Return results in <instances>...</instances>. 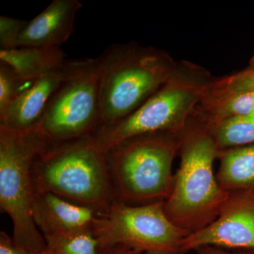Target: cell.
Masks as SVG:
<instances>
[{"label":"cell","instance_id":"cell-1","mask_svg":"<svg viewBox=\"0 0 254 254\" xmlns=\"http://www.w3.org/2000/svg\"><path fill=\"white\" fill-rule=\"evenodd\" d=\"M180 150V168L164 210L173 223L190 234L218 218L231 193L220 187L214 173L220 150L206 126L185 128Z\"/></svg>","mask_w":254,"mask_h":254},{"label":"cell","instance_id":"cell-2","mask_svg":"<svg viewBox=\"0 0 254 254\" xmlns=\"http://www.w3.org/2000/svg\"><path fill=\"white\" fill-rule=\"evenodd\" d=\"M88 136L47 145L33 163L32 179L35 190L55 193L103 215L116 195L106 155Z\"/></svg>","mask_w":254,"mask_h":254},{"label":"cell","instance_id":"cell-3","mask_svg":"<svg viewBox=\"0 0 254 254\" xmlns=\"http://www.w3.org/2000/svg\"><path fill=\"white\" fill-rule=\"evenodd\" d=\"M180 133L133 137L105 153L116 200L140 205L167 199L173 188L172 168L180 149Z\"/></svg>","mask_w":254,"mask_h":254},{"label":"cell","instance_id":"cell-4","mask_svg":"<svg viewBox=\"0 0 254 254\" xmlns=\"http://www.w3.org/2000/svg\"><path fill=\"white\" fill-rule=\"evenodd\" d=\"M98 59L100 127L126 118L171 78L168 62L155 50L115 44Z\"/></svg>","mask_w":254,"mask_h":254},{"label":"cell","instance_id":"cell-5","mask_svg":"<svg viewBox=\"0 0 254 254\" xmlns=\"http://www.w3.org/2000/svg\"><path fill=\"white\" fill-rule=\"evenodd\" d=\"M48 144L35 130L0 126V207L12 221L15 244L41 253L46 252V245L33 218L32 168Z\"/></svg>","mask_w":254,"mask_h":254},{"label":"cell","instance_id":"cell-6","mask_svg":"<svg viewBox=\"0 0 254 254\" xmlns=\"http://www.w3.org/2000/svg\"><path fill=\"white\" fill-rule=\"evenodd\" d=\"M98 58L66 60L64 78L35 130L50 144L90 136L100 125Z\"/></svg>","mask_w":254,"mask_h":254},{"label":"cell","instance_id":"cell-7","mask_svg":"<svg viewBox=\"0 0 254 254\" xmlns=\"http://www.w3.org/2000/svg\"><path fill=\"white\" fill-rule=\"evenodd\" d=\"M100 249L121 245L133 252L182 254L180 245L190 232L167 216L164 201L132 205L116 200L93 227Z\"/></svg>","mask_w":254,"mask_h":254},{"label":"cell","instance_id":"cell-8","mask_svg":"<svg viewBox=\"0 0 254 254\" xmlns=\"http://www.w3.org/2000/svg\"><path fill=\"white\" fill-rule=\"evenodd\" d=\"M200 94L199 87L170 78L126 118L98 127L90 135V141L97 149L106 153L133 137L159 132L178 134L186 127L187 117Z\"/></svg>","mask_w":254,"mask_h":254},{"label":"cell","instance_id":"cell-9","mask_svg":"<svg viewBox=\"0 0 254 254\" xmlns=\"http://www.w3.org/2000/svg\"><path fill=\"white\" fill-rule=\"evenodd\" d=\"M207 246L254 251V190L231 192L218 218L185 237L180 252L185 254Z\"/></svg>","mask_w":254,"mask_h":254},{"label":"cell","instance_id":"cell-10","mask_svg":"<svg viewBox=\"0 0 254 254\" xmlns=\"http://www.w3.org/2000/svg\"><path fill=\"white\" fill-rule=\"evenodd\" d=\"M101 214L48 191L35 190L33 218L43 237L78 230H93Z\"/></svg>","mask_w":254,"mask_h":254},{"label":"cell","instance_id":"cell-11","mask_svg":"<svg viewBox=\"0 0 254 254\" xmlns=\"http://www.w3.org/2000/svg\"><path fill=\"white\" fill-rule=\"evenodd\" d=\"M81 7L78 0H53L28 21L18 38V48H60L72 35L75 19Z\"/></svg>","mask_w":254,"mask_h":254},{"label":"cell","instance_id":"cell-12","mask_svg":"<svg viewBox=\"0 0 254 254\" xmlns=\"http://www.w3.org/2000/svg\"><path fill=\"white\" fill-rule=\"evenodd\" d=\"M63 78L64 67L31 83L0 117V126L16 131H28L36 127Z\"/></svg>","mask_w":254,"mask_h":254},{"label":"cell","instance_id":"cell-13","mask_svg":"<svg viewBox=\"0 0 254 254\" xmlns=\"http://www.w3.org/2000/svg\"><path fill=\"white\" fill-rule=\"evenodd\" d=\"M66 54L60 48L20 47L0 50V63L12 68L26 81H33L63 69Z\"/></svg>","mask_w":254,"mask_h":254},{"label":"cell","instance_id":"cell-14","mask_svg":"<svg viewBox=\"0 0 254 254\" xmlns=\"http://www.w3.org/2000/svg\"><path fill=\"white\" fill-rule=\"evenodd\" d=\"M219 185L226 191L254 190V143L219 152Z\"/></svg>","mask_w":254,"mask_h":254},{"label":"cell","instance_id":"cell-15","mask_svg":"<svg viewBox=\"0 0 254 254\" xmlns=\"http://www.w3.org/2000/svg\"><path fill=\"white\" fill-rule=\"evenodd\" d=\"M220 151L254 143V115L225 119L205 125Z\"/></svg>","mask_w":254,"mask_h":254},{"label":"cell","instance_id":"cell-16","mask_svg":"<svg viewBox=\"0 0 254 254\" xmlns=\"http://www.w3.org/2000/svg\"><path fill=\"white\" fill-rule=\"evenodd\" d=\"M43 237L47 254H99V242L91 229Z\"/></svg>","mask_w":254,"mask_h":254},{"label":"cell","instance_id":"cell-17","mask_svg":"<svg viewBox=\"0 0 254 254\" xmlns=\"http://www.w3.org/2000/svg\"><path fill=\"white\" fill-rule=\"evenodd\" d=\"M254 114V90L240 92L216 100L215 111L208 125L225 119L247 117Z\"/></svg>","mask_w":254,"mask_h":254},{"label":"cell","instance_id":"cell-18","mask_svg":"<svg viewBox=\"0 0 254 254\" xmlns=\"http://www.w3.org/2000/svg\"><path fill=\"white\" fill-rule=\"evenodd\" d=\"M33 81H24L9 66L0 63V117L21 92Z\"/></svg>","mask_w":254,"mask_h":254},{"label":"cell","instance_id":"cell-19","mask_svg":"<svg viewBox=\"0 0 254 254\" xmlns=\"http://www.w3.org/2000/svg\"><path fill=\"white\" fill-rule=\"evenodd\" d=\"M214 90L218 99L240 92L254 90V67L218 82Z\"/></svg>","mask_w":254,"mask_h":254},{"label":"cell","instance_id":"cell-20","mask_svg":"<svg viewBox=\"0 0 254 254\" xmlns=\"http://www.w3.org/2000/svg\"><path fill=\"white\" fill-rule=\"evenodd\" d=\"M28 21L9 16H0V50H13L18 48L20 35Z\"/></svg>","mask_w":254,"mask_h":254},{"label":"cell","instance_id":"cell-21","mask_svg":"<svg viewBox=\"0 0 254 254\" xmlns=\"http://www.w3.org/2000/svg\"><path fill=\"white\" fill-rule=\"evenodd\" d=\"M0 254H47L23 248L15 244L14 240L6 232H0Z\"/></svg>","mask_w":254,"mask_h":254},{"label":"cell","instance_id":"cell-22","mask_svg":"<svg viewBox=\"0 0 254 254\" xmlns=\"http://www.w3.org/2000/svg\"><path fill=\"white\" fill-rule=\"evenodd\" d=\"M195 251L198 254H245L236 252V250H227V249L212 247V246L200 247Z\"/></svg>","mask_w":254,"mask_h":254},{"label":"cell","instance_id":"cell-23","mask_svg":"<svg viewBox=\"0 0 254 254\" xmlns=\"http://www.w3.org/2000/svg\"><path fill=\"white\" fill-rule=\"evenodd\" d=\"M123 250L119 251L118 254H134L135 252L133 251L126 248V247H123Z\"/></svg>","mask_w":254,"mask_h":254},{"label":"cell","instance_id":"cell-24","mask_svg":"<svg viewBox=\"0 0 254 254\" xmlns=\"http://www.w3.org/2000/svg\"><path fill=\"white\" fill-rule=\"evenodd\" d=\"M252 66H253V67H254V58H252Z\"/></svg>","mask_w":254,"mask_h":254},{"label":"cell","instance_id":"cell-25","mask_svg":"<svg viewBox=\"0 0 254 254\" xmlns=\"http://www.w3.org/2000/svg\"></svg>","mask_w":254,"mask_h":254}]
</instances>
